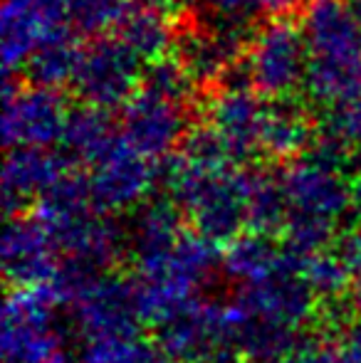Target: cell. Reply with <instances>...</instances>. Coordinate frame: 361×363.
I'll return each instance as SVG.
<instances>
[{
    "label": "cell",
    "mask_w": 361,
    "mask_h": 363,
    "mask_svg": "<svg viewBox=\"0 0 361 363\" xmlns=\"http://www.w3.org/2000/svg\"><path fill=\"white\" fill-rule=\"evenodd\" d=\"M304 259L282 250L277 272L252 284H240L233 301L240 304L252 319L272 321L289 329H302L319 314V301L302 277Z\"/></svg>",
    "instance_id": "7a4b0ae2"
},
{
    "label": "cell",
    "mask_w": 361,
    "mask_h": 363,
    "mask_svg": "<svg viewBox=\"0 0 361 363\" xmlns=\"http://www.w3.org/2000/svg\"><path fill=\"white\" fill-rule=\"evenodd\" d=\"M141 60L119 38H96L82 50L72 86L84 104L99 109L124 106L136 94L144 69Z\"/></svg>",
    "instance_id": "277c9868"
},
{
    "label": "cell",
    "mask_w": 361,
    "mask_h": 363,
    "mask_svg": "<svg viewBox=\"0 0 361 363\" xmlns=\"http://www.w3.org/2000/svg\"><path fill=\"white\" fill-rule=\"evenodd\" d=\"M349 186H352V211H354V216H357L359 228H361V176L352 178Z\"/></svg>",
    "instance_id": "ab89813d"
},
{
    "label": "cell",
    "mask_w": 361,
    "mask_h": 363,
    "mask_svg": "<svg viewBox=\"0 0 361 363\" xmlns=\"http://www.w3.org/2000/svg\"><path fill=\"white\" fill-rule=\"evenodd\" d=\"M309 50L304 33L289 20H272L255 33L248 55L252 86L272 99H284L302 86Z\"/></svg>",
    "instance_id": "3957f363"
},
{
    "label": "cell",
    "mask_w": 361,
    "mask_h": 363,
    "mask_svg": "<svg viewBox=\"0 0 361 363\" xmlns=\"http://www.w3.org/2000/svg\"><path fill=\"white\" fill-rule=\"evenodd\" d=\"M116 139H119V134L114 131L109 111L91 104H79L67 111L60 144H62V156H67L70 163L84 161L94 166L101 158V153Z\"/></svg>",
    "instance_id": "ffe728a7"
},
{
    "label": "cell",
    "mask_w": 361,
    "mask_h": 363,
    "mask_svg": "<svg viewBox=\"0 0 361 363\" xmlns=\"http://www.w3.org/2000/svg\"><path fill=\"white\" fill-rule=\"evenodd\" d=\"M302 341L304 336H299L297 329L250 316L238 336L235 351L243 363H279L294 354Z\"/></svg>",
    "instance_id": "484cf974"
},
{
    "label": "cell",
    "mask_w": 361,
    "mask_h": 363,
    "mask_svg": "<svg viewBox=\"0 0 361 363\" xmlns=\"http://www.w3.org/2000/svg\"><path fill=\"white\" fill-rule=\"evenodd\" d=\"M337 349L344 363H361V319L352 321L347 329L339 334Z\"/></svg>",
    "instance_id": "8d00e7d4"
},
{
    "label": "cell",
    "mask_w": 361,
    "mask_h": 363,
    "mask_svg": "<svg viewBox=\"0 0 361 363\" xmlns=\"http://www.w3.org/2000/svg\"><path fill=\"white\" fill-rule=\"evenodd\" d=\"M186 109L139 89L119 116V134L144 158H166L186 136Z\"/></svg>",
    "instance_id": "9c48e42d"
},
{
    "label": "cell",
    "mask_w": 361,
    "mask_h": 363,
    "mask_svg": "<svg viewBox=\"0 0 361 363\" xmlns=\"http://www.w3.org/2000/svg\"><path fill=\"white\" fill-rule=\"evenodd\" d=\"M282 250L272 242V238L257 233H243L223 252V272L226 277L240 284H252L277 272Z\"/></svg>",
    "instance_id": "cb8c5ba5"
},
{
    "label": "cell",
    "mask_w": 361,
    "mask_h": 363,
    "mask_svg": "<svg viewBox=\"0 0 361 363\" xmlns=\"http://www.w3.org/2000/svg\"><path fill=\"white\" fill-rule=\"evenodd\" d=\"M322 131L347 141L354 148L361 146V96L329 106L327 114H324Z\"/></svg>",
    "instance_id": "836d02e7"
},
{
    "label": "cell",
    "mask_w": 361,
    "mask_h": 363,
    "mask_svg": "<svg viewBox=\"0 0 361 363\" xmlns=\"http://www.w3.org/2000/svg\"><path fill=\"white\" fill-rule=\"evenodd\" d=\"M55 245L45 225L35 216L8 220L0 242L5 279L13 289L48 287L60 269Z\"/></svg>",
    "instance_id": "30bf717a"
},
{
    "label": "cell",
    "mask_w": 361,
    "mask_h": 363,
    "mask_svg": "<svg viewBox=\"0 0 361 363\" xmlns=\"http://www.w3.org/2000/svg\"><path fill=\"white\" fill-rule=\"evenodd\" d=\"M352 304H354V314L361 319V284L357 287V291H354V296H352Z\"/></svg>",
    "instance_id": "b9f144b4"
},
{
    "label": "cell",
    "mask_w": 361,
    "mask_h": 363,
    "mask_svg": "<svg viewBox=\"0 0 361 363\" xmlns=\"http://www.w3.org/2000/svg\"><path fill=\"white\" fill-rule=\"evenodd\" d=\"M337 235V223L324 218L304 216V213H289V220L282 230V250L299 259H309L319 252H327V247Z\"/></svg>",
    "instance_id": "4316f807"
},
{
    "label": "cell",
    "mask_w": 361,
    "mask_h": 363,
    "mask_svg": "<svg viewBox=\"0 0 361 363\" xmlns=\"http://www.w3.org/2000/svg\"><path fill=\"white\" fill-rule=\"evenodd\" d=\"M67 25V0H3L0 8V57L3 74L25 67L48 35Z\"/></svg>",
    "instance_id": "ba28073f"
},
{
    "label": "cell",
    "mask_w": 361,
    "mask_h": 363,
    "mask_svg": "<svg viewBox=\"0 0 361 363\" xmlns=\"http://www.w3.org/2000/svg\"><path fill=\"white\" fill-rule=\"evenodd\" d=\"M191 0H131L134 8H146V10H156V13H164L169 18H174L176 13H181Z\"/></svg>",
    "instance_id": "f35d334b"
},
{
    "label": "cell",
    "mask_w": 361,
    "mask_h": 363,
    "mask_svg": "<svg viewBox=\"0 0 361 363\" xmlns=\"http://www.w3.org/2000/svg\"><path fill=\"white\" fill-rule=\"evenodd\" d=\"M57 304L50 284L10 291L3 306V363H48L62 354Z\"/></svg>",
    "instance_id": "6da1fadb"
},
{
    "label": "cell",
    "mask_w": 361,
    "mask_h": 363,
    "mask_svg": "<svg viewBox=\"0 0 361 363\" xmlns=\"http://www.w3.org/2000/svg\"><path fill=\"white\" fill-rule=\"evenodd\" d=\"M52 238V245L65 257L82 259L96 269H106L124 252H129V235L106 216L89 213L70 223L45 228Z\"/></svg>",
    "instance_id": "e0dca14e"
},
{
    "label": "cell",
    "mask_w": 361,
    "mask_h": 363,
    "mask_svg": "<svg viewBox=\"0 0 361 363\" xmlns=\"http://www.w3.org/2000/svg\"><path fill=\"white\" fill-rule=\"evenodd\" d=\"M349 3V8H352V15H354V20H357V25L361 28V0H347Z\"/></svg>",
    "instance_id": "60d3db41"
},
{
    "label": "cell",
    "mask_w": 361,
    "mask_h": 363,
    "mask_svg": "<svg viewBox=\"0 0 361 363\" xmlns=\"http://www.w3.org/2000/svg\"><path fill=\"white\" fill-rule=\"evenodd\" d=\"M151 186H154V168L141 153L126 144L121 134L91 166V206L99 216L139 206Z\"/></svg>",
    "instance_id": "52a82bcc"
},
{
    "label": "cell",
    "mask_w": 361,
    "mask_h": 363,
    "mask_svg": "<svg viewBox=\"0 0 361 363\" xmlns=\"http://www.w3.org/2000/svg\"><path fill=\"white\" fill-rule=\"evenodd\" d=\"M279 363H344V361H342V354H339L337 344L332 346L324 339H309V336H304L299 349Z\"/></svg>",
    "instance_id": "e575fe53"
},
{
    "label": "cell",
    "mask_w": 361,
    "mask_h": 363,
    "mask_svg": "<svg viewBox=\"0 0 361 363\" xmlns=\"http://www.w3.org/2000/svg\"><path fill=\"white\" fill-rule=\"evenodd\" d=\"M193 86L196 84L186 74V69L181 67L179 60L171 57L154 60V62L146 65L144 74H141V89L166 101H174L183 109L193 101Z\"/></svg>",
    "instance_id": "4dcf8cb0"
},
{
    "label": "cell",
    "mask_w": 361,
    "mask_h": 363,
    "mask_svg": "<svg viewBox=\"0 0 361 363\" xmlns=\"http://www.w3.org/2000/svg\"><path fill=\"white\" fill-rule=\"evenodd\" d=\"M218 267H223V255L218 252V245L201 238L198 233H183L164 269L154 277L141 279H171L193 291H201V287H206L216 277Z\"/></svg>",
    "instance_id": "7402d4cb"
},
{
    "label": "cell",
    "mask_w": 361,
    "mask_h": 363,
    "mask_svg": "<svg viewBox=\"0 0 361 363\" xmlns=\"http://www.w3.org/2000/svg\"><path fill=\"white\" fill-rule=\"evenodd\" d=\"M250 28H208L191 25L176 38V60L196 86L218 84L231 65L240 62L252 45Z\"/></svg>",
    "instance_id": "7c38bea8"
},
{
    "label": "cell",
    "mask_w": 361,
    "mask_h": 363,
    "mask_svg": "<svg viewBox=\"0 0 361 363\" xmlns=\"http://www.w3.org/2000/svg\"><path fill=\"white\" fill-rule=\"evenodd\" d=\"M181 216L176 203L169 198H156L139 206L129 228V255L139 277H154L164 269L181 240Z\"/></svg>",
    "instance_id": "2e32d148"
},
{
    "label": "cell",
    "mask_w": 361,
    "mask_h": 363,
    "mask_svg": "<svg viewBox=\"0 0 361 363\" xmlns=\"http://www.w3.org/2000/svg\"><path fill=\"white\" fill-rule=\"evenodd\" d=\"M131 0H67V25L72 33L101 38V33L119 28L129 13Z\"/></svg>",
    "instance_id": "83f0119b"
},
{
    "label": "cell",
    "mask_w": 361,
    "mask_h": 363,
    "mask_svg": "<svg viewBox=\"0 0 361 363\" xmlns=\"http://www.w3.org/2000/svg\"><path fill=\"white\" fill-rule=\"evenodd\" d=\"M302 277L319 304L324 301L347 299V289L352 284V274L344 267V262L334 252H319L314 257L304 259Z\"/></svg>",
    "instance_id": "f546056e"
},
{
    "label": "cell",
    "mask_w": 361,
    "mask_h": 363,
    "mask_svg": "<svg viewBox=\"0 0 361 363\" xmlns=\"http://www.w3.org/2000/svg\"><path fill=\"white\" fill-rule=\"evenodd\" d=\"M65 119V101L55 89H20L13 74H3V144L8 151L48 148L62 141Z\"/></svg>",
    "instance_id": "5b68a950"
},
{
    "label": "cell",
    "mask_w": 361,
    "mask_h": 363,
    "mask_svg": "<svg viewBox=\"0 0 361 363\" xmlns=\"http://www.w3.org/2000/svg\"><path fill=\"white\" fill-rule=\"evenodd\" d=\"M314 139H317V126L299 101L284 96L267 104L260 151H265L270 158H297L312 148Z\"/></svg>",
    "instance_id": "ac0fdd59"
},
{
    "label": "cell",
    "mask_w": 361,
    "mask_h": 363,
    "mask_svg": "<svg viewBox=\"0 0 361 363\" xmlns=\"http://www.w3.org/2000/svg\"><path fill=\"white\" fill-rule=\"evenodd\" d=\"M279 178H282L284 196L292 213L339 223L344 213L352 208V186L347 183V178L309 161L307 156L287 163Z\"/></svg>",
    "instance_id": "4fadbf2b"
},
{
    "label": "cell",
    "mask_w": 361,
    "mask_h": 363,
    "mask_svg": "<svg viewBox=\"0 0 361 363\" xmlns=\"http://www.w3.org/2000/svg\"><path fill=\"white\" fill-rule=\"evenodd\" d=\"M334 255L342 259L344 267L349 269V274L354 279H359L361 284V228H352L347 233L337 235Z\"/></svg>",
    "instance_id": "d590c367"
},
{
    "label": "cell",
    "mask_w": 361,
    "mask_h": 363,
    "mask_svg": "<svg viewBox=\"0 0 361 363\" xmlns=\"http://www.w3.org/2000/svg\"><path fill=\"white\" fill-rule=\"evenodd\" d=\"M79 60H82V50H79L77 35L70 28H62L48 35L30 55V60L25 62V77L30 84L40 89H57L74 79Z\"/></svg>",
    "instance_id": "44dd1931"
},
{
    "label": "cell",
    "mask_w": 361,
    "mask_h": 363,
    "mask_svg": "<svg viewBox=\"0 0 361 363\" xmlns=\"http://www.w3.org/2000/svg\"><path fill=\"white\" fill-rule=\"evenodd\" d=\"M267 104L252 89H221L208 99V124L223 136L231 161L243 166L260 148Z\"/></svg>",
    "instance_id": "9a60e30c"
},
{
    "label": "cell",
    "mask_w": 361,
    "mask_h": 363,
    "mask_svg": "<svg viewBox=\"0 0 361 363\" xmlns=\"http://www.w3.org/2000/svg\"><path fill=\"white\" fill-rule=\"evenodd\" d=\"M77 363H171L156 344L129 339H94L87 341Z\"/></svg>",
    "instance_id": "f1b7e54d"
},
{
    "label": "cell",
    "mask_w": 361,
    "mask_h": 363,
    "mask_svg": "<svg viewBox=\"0 0 361 363\" xmlns=\"http://www.w3.org/2000/svg\"><path fill=\"white\" fill-rule=\"evenodd\" d=\"M116 38L139 60L154 62V60L166 57V52L171 50V45H176L179 35H176L174 20L169 15L131 5L129 13L116 28Z\"/></svg>",
    "instance_id": "603a6c76"
},
{
    "label": "cell",
    "mask_w": 361,
    "mask_h": 363,
    "mask_svg": "<svg viewBox=\"0 0 361 363\" xmlns=\"http://www.w3.org/2000/svg\"><path fill=\"white\" fill-rule=\"evenodd\" d=\"M181 156L191 166L206 168V171H228V166L233 163L226 141L211 124L188 126L181 141Z\"/></svg>",
    "instance_id": "1f68e13d"
},
{
    "label": "cell",
    "mask_w": 361,
    "mask_h": 363,
    "mask_svg": "<svg viewBox=\"0 0 361 363\" xmlns=\"http://www.w3.org/2000/svg\"><path fill=\"white\" fill-rule=\"evenodd\" d=\"M312 0H262V10L274 20H287L294 13H304Z\"/></svg>",
    "instance_id": "74e56055"
},
{
    "label": "cell",
    "mask_w": 361,
    "mask_h": 363,
    "mask_svg": "<svg viewBox=\"0 0 361 363\" xmlns=\"http://www.w3.org/2000/svg\"><path fill=\"white\" fill-rule=\"evenodd\" d=\"M48 363H72V361H70V356H67V354H65V351H62V354H57V356H55L52 361H48Z\"/></svg>",
    "instance_id": "7bdbcfd3"
},
{
    "label": "cell",
    "mask_w": 361,
    "mask_h": 363,
    "mask_svg": "<svg viewBox=\"0 0 361 363\" xmlns=\"http://www.w3.org/2000/svg\"><path fill=\"white\" fill-rule=\"evenodd\" d=\"M89 213H96L91 206L89 178L72 168L48 193L40 196L38 208H35V218L45 228H55V225L70 223V220L89 216Z\"/></svg>",
    "instance_id": "d4e9b609"
},
{
    "label": "cell",
    "mask_w": 361,
    "mask_h": 363,
    "mask_svg": "<svg viewBox=\"0 0 361 363\" xmlns=\"http://www.w3.org/2000/svg\"><path fill=\"white\" fill-rule=\"evenodd\" d=\"M309 60L361 69V28L347 0H312L302 15Z\"/></svg>",
    "instance_id": "8fae6325"
},
{
    "label": "cell",
    "mask_w": 361,
    "mask_h": 363,
    "mask_svg": "<svg viewBox=\"0 0 361 363\" xmlns=\"http://www.w3.org/2000/svg\"><path fill=\"white\" fill-rule=\"evenodd\" d=\"M72 316L84 341L139 336L141 319L136 309L134 279L101 272L72 304Z\"/></svg>",
    "instance_id": "8992f818"
},
{
    "label": "cell",
    "mask_w": 361,
    "mask_h": 363,
    "mask_svg": "<svg viewBox=\"0 0 361 363\" xmlns=\"http://www.w3.org/2000/svg\"><path fill=\"white\" fill-rule=\"evenodd\" d=\"M70 171L67 156L48 148L20 146L5 153L3 163V206L8 220L28 213L30 203L48 193Z\"/></svg>",
    "instance_id": "5bb4252c"
},
{
    "label": "cell",
    "mask_w": 361,
    "mask_h": 363,
    "mask_svg": "<svg viewBox=\"0 0 361 363\" xmlns=\"http://www.w3.org/2000/svg\"><path fill=\"white\" fill-rule=\"evenodd\" d=\"M208 28H250L262 10V0H191Z\"/></svg>",
    "instance_id": "d6a6232c"
},
{
    "label": "cell",
    "mask_w": 361,
    "mask_h": 363,
    "mask_svg": "<svg viewBox=\"0 0 361 363\" xmlns=\"http://www.w3.org/2000/svg\"><path fill=\"white\" fill-rule=\"evenodd\" d=\"M240 188L245 201V225L250 233L272 235L282 233L289 220V203L284 196L282 178L265 168H240Z\"/></svg>",
    "instance_id": "d6986e66"
}]
</instances>
